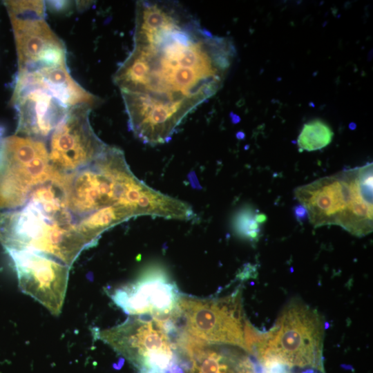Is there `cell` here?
I'll return each instance as SVG.
<instances>
[{
    "instance_id": "obj_1",
    "label": "cell",
    "mask_w": 373,
    "mask_h": 373,
    "mask_svg": "<svg viewBox=\"0 0 373 373\" xmlns=\"http://www.w3.org/2000/svg\"><path fill=\"white\" fill-rule=\"evenodd\" d=\"M236 52L180 3L137 1L133 49L113 75L134 135L152 146L169 142L222 88Z\"/></svg>"
},
{
    "instance_id": "obj_2",
    "label": "cell",
    "mask_w": 373,
    "mask_h": 373,
    "mask_svg": "<svg viewBox=\"0 0 373 373\" xmlns=\"http://www.w3.org/2000/svg\"><path fill=\"white\" fill-rule=\"evenodd\" d=\"M64 189L67 208L76 223L112 206L126 207L136 217L149 216L156 197V191L132 173L123 151L109 145L90 164L65 175Z\"/></svg>"
},
{
    "instance_id": "obj_3",
    "label": "cell",
    "mask_w": 373,
    "mask_h": 373,
    "mask_svg": "<svg viewBox=\"0 0 373 373\" xmlns=\"http://www.w3.org/2000/svg\"><path fill=\"white\" fill-rule=\"evenodd\" d=\"M372 163L341 171L294 189L315 227L338 225L361 237L372 231Z\"/></svg>"
},
{
    "instance_id": "obj_4",
    "label": "cell",
    "mask_w": 373,
    "mask_h": 373,
    "mask_svg": "<svg viewBox=\"0 0 373 373\" xmlns=\"http://www.w3.org/2000/svg\"><path fill=\"white\" fill-rule=\"evenodd\" d=\"M323 336L324 324L317 311L294 300L271 330L258 335L250 353L270 373H325Z\"/></svg>"
},
{
    "instance_id": "obj_5",
    "label": "cell",
    "mask_w": 373,
    "mask_h": 373,
    "mask_svg": "<svg viewBox=\"0 0 373 373\" xmlns=\"http://www.w3.org/2000/svg\"><path fill=\"white\" fill-rule=\"evenodd\" d=\"M0 242L6 251H33L68 267L88 247L73 218L48 216L30 202L0 211Z\"/></svg>"
},
{
    "instance_id": "obj_6",
    "label": "cell",
    "mask_w": 373,
    "mask_h": 373,
    "mask_svg": "<svg viewBox=\"0 0 373 373\" xmlns=\"http://www.w3.org/2000/svg\"><path fill=\"white\" fill-rule=\"evenodd\" d=\"M53 173L44 141L17 135L3 137L0 127V211L23 206L33 190Z\"/></svg>"
},
{
    "instance_id": "obj_7",
    "label": "cell",
    "mask_w": 373,
    "mask_h": 373,
    "mask_svg": "<svg viewBox=\"0 0 373 373\" xmlns=\"http://www.w3.org/2000/svg\"><path fill=\"white\" fill-rule=\"evenodd\" d=\"M172 316L182 325H177L179 328L206 344L238 346L245 351L247 321L238 291L213 299L180 296Z\"/></svg>"
},
{
    "instance_id": "obj_8",
    "label": "cell",
    "mask_w": 373,
    "mask_h": 373,
    "mask_svg": "<svg viewBox=\"0 0 373 373\" xmlns=\"http://www.w3.org/2000/svg\"><path fill=\"white\" fill-rule=\"evenodd\" d=\"M97 336L140 372L168 373L178 364L175 348L155 316L128 318L119 325L98 332Z\"/></svg>"
},
{
    "instance_id": "obj_9",
    "label": "cell",
    "mask_w": 373,
    "mask_h": 373,
    "mask_svg": "<svg viewBox=\"0 0 373 373\" xmlns=\"http://www.w3.org/2000/svg\"><path fill=\"white\" fill-rule=\"evenodd\" d=\"M92 108L87 104L70 108L50 135V163L61 174H70L90 164L107 146L90 124Z\"/></svg>"
},
{
    "instance_id": "obj_10",
    "label": "cell",
    "mask_w": 373,
    "mask_h": 373,
    "mask_svg": "<svg viewBox=\"0 0 373 373\" xmlns=\"http://www.w3.org/2000/svg\"><path fill=\"white\" fill-rule=\"evenodd\" d=\"M7 252L14 262L21 289L42 304L51 314L59 315L66 291L69 267L33 251Z\"/></svg>"
},
{
    "instance_id": "obj_11",
    "label": "cell",
    "mask_w": 373,
    "mask_h": 373,
    "mask_svg": "<svg viewBox=\"0 0 373 373\" xmlns=\"http://www.w3.org/2000/svg\"><path fill=\"white\" fill-rule=\"evenodd\" d=\"M45 15H10L18 57V72L66 64L64 42L46 21Z\"/></svg>"
},
{
    "instance_id": "obj_12",
    "label": "cell",
    "mask_w": 373,
    "mask_h": 373,
    "mask_svg": "<svg viewBox=\"0 0 373 373\" xmlns=\"http://www.w3.org/2000/svg\"><path fill=\"white\" fill-rule=\"evenodd\" d=\"M180 295L166 271L152 267L134 282L116 289L111 298L126 313L163 317L176 308Z\"/></svg>"
},
{
    "instance_id": "obj_13",
    "label": "cell",
    "mask_w": 373,
    "mask_h": 373,
    "mask_svg": "<svg viewBox=\"0 0 373 373\" xmlns=\"http://www.w3.org/2000/svg\"><path fill=\"white\" fill-rule=\"evenodd\" d=\"M10 103L18 113L16 133L43 141L50 136L69 109L49 93L38 88L13 93Z\"/></svg>"
},
{
    "instance_id": "obj_14",
    "label": "cell",
    "mask_w": 373,
    "mask_h": 373,
    "mask_svg": "<svg viewBox=\"0 0 373 373\" xmlns=\"http://www.w3.org/2000/svg\"><path fill=\"white\" fill-rule=\"evenodd\" d=\"M28 88L47 91L68 108L83 104L94 107L99 102L72 77L66 64L18 72L13 93Z\"/></svg>"
},
{
    "instance_id": "obj_15",
    "label": "cell",
    "mask_w": 373,
    "mask_h": 373,
    "mask_svg": "<svg viewBox=\"0 0 373 373\" xmlns=\"http://www.w3.org/2000/svg\"><path fill=\"white\" fill-rule=\"evenodd\" d=\"M333 136L329 125L321 119H314L303 125L297 144L300 151H316L329 144Z\"/></svg>"
},
{
    "instance_id": "obj_16",
    "label": "cell",
    "mask_w": 373,
    "mask_h": 373,
    "mask_svg": "<svg viewBox=\"0 0 373 373\" xmlns=\"http://www.w3.org/2000/svg\"><path fill=\"white\" fill-rule=\"evenodd\" d=\"M256 214L251 209H242L236 215L233 222L236 232L251 240H257L260 231V224L256 220Z\"/></svg>"
},
{
    "instance_id": "obj_17",
    "label": "cell",
    "mask_w": 373,
    "mask_h": 373,
    "mask_svg": "<svg viewBox=\"0 0 373 373\" xmlns=\"http://www.w3.org/2000/svg\"><path fill=\"white\" fill-rule=\"evenodd\" d=\"M294 214L295 218L299 222H303L308 218V213L305 207L301 204H297L294 207Z\"/></svg>"
},
{
    "instance_id": "obj_18",
    "label": "cell",
    "mask_w": 373,
    "mask_h": 373,
    "mask_svg": "<svg viewBox=\"0 0 373 373\" xmlns=\"http://www.w3.org/2000/svg\"><path fill=\"white\" fill-rule=\"evenodd\" d=\"M47 4L49 6V8L55 10L57 11L64 10L68 8V1H48Z\"/></svg>"
},
{
    "instance_id": "obj_19",
    "label": "cell",
    "mask_w": 373,
    "mask_h": 373,
    "mask_svg": "<svg viewBox=\"0 0 373 373\" xmlns=\"http://www.w3.org/2000/svg\"><path fill=\"white\" fill-rule=\"evenodd\" d=\"M267 220V217L264 213H256V220L260 224L264 223Z\"/></svg>"
},
{
    "instance_id": "obj_20",
    "label": "cell",
    "mask_w": 373,
    "mask_h": 373,
    "mask_svg": "<svg viewBox=\"0 0 373 373\" xmlns=\"http://www.w3.org/2000/svg\"><path fill=\"white\" fill-rule=\"evenodd\" d=\"M140 373H155V372H151V371H142Z\"/></svg>"
}]
</instances>
